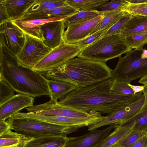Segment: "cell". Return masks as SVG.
I'll return each instance as SVG.
<instances>
[{
	"label": "cell",
	"mask_w": 147,
	"mask_h": 147,
	"mask_svg": "<svg viewBox=\"0 0 147 147\" xmlns=\"http://www.w3.org/2000/svg\"><path fill=\"white\" fill-rule=\"evenodd\" d=\"M26 40L24 32L11 21L0 24V46L16 56L20 52Z\"/></svg>",
	"instance_id": "30bf717a"
},
{
	"label": "cell",
	"mask_w": 147,
	"mask_h": 147,
	"mask_svg": "<svg viewBox=\"0 0 147 147\" xmlns=\"http://www.w3.org/2000/svg\"><path fill=\"white\" fill-rule=\"evenodd\" d=\"M80 11L73 7L67 5L57 7L44 12L24 15L20 19L32 20L46 19L54 18L68 16Z\"/></svg>",
	"instance_id": "d6986e66"
},
{
	"label": "cell",
	"mask_w": 147,
	"mask_h": 147,
	"mask_svg": "<svg viewBox=\"0 0 147 147\" xmlns=\"http://www.w3.org/2000/svg\"><path fill=\"white\" fill-rule=\"evenodd\" d=\"M112 71L105 62L78 57L41 73L47 79L71 81L80 88L113 78Z\"/></svg>",
	"instance_id": "3957f363"
},
{
	"label": "cell",
	"mask_w": 147,
	"mask_h": 147,
	"mask_svg": "<svg viewBox=\"0 0 147 147\" xmlns=\"http://www.w3.org/2000/svg\"><path fill=\"white\" fill-rule=\"evenodd\" d=\"M147 134L146 132L131 130L117 143L122 147H131L139 139Z\"/></svg>",
	"instance_id": "f546056e"
},
{
	"label": "cell",
	"mask_w": 147,
	"mask_h": 147,
	"mask_svg": "<svg viewBox=\"0 0 147 147\" xmlns=\"http://www.w3.org/2000/svg\"><path fill=\"white\" fill-rule=\"evenodd\" d=\"M129 4L127 0H110L102 5L98 10L102 12L122 11L124 7Z\"/></svg>",
	"instance_id": "4dcf8cb0"
},
{
	"label": "cell",
	"mask_w": 147,
	"mask_h": 147,
	"mask_svg": "<svg viewBox=\"0 0 147 147\" xmlns=\"http://www.w3.org/2000/svg\"><path fill=\"white\" fill-rule=\"evenodd\" d=\"M63 20L47 22L40 26L44 39L42 42L50 49H53L64 42L63 35L65 27Z\"/></svg>",
	"instance_id": "9a60e30c"
},
{
	"label": "cell",
	"mask_w": 147,
	"mask_h": 147,
	"mask_svg": "<svg viewBox=\"0 0 147 147\" xmlns=\"http://www.w3.org/2000/svg\"><path fill=\"white\" fill-rule=\"evenodd\" d=\"M0 47V79L19 93L34 97L50 96L47 80L40 73L24 65L16 55Z\"/></svg>",
	"instance_id": "7a4b0ae2"
},
{
	"label": "cell",
	"mask_w": 147,
	"mask_h": 147,
	"mask_svg": "<svg viewBox=\"0 0 147 147\" xmlns=\"http://www.w3.org/2000/svg\"><path fill=\"white\" fill-rule=\"evenodd\" d=\"M109 147H122L117 143Z\"/></svg>",
	"instance_id": "f6af8a7d"
},
{
	"label": "cell",
	"mask_w": 147,
	"mask_h": 147,
	"mask_svg": "<svg viewBox=\"0 0 147 147\" xmlns=\"http://www.w3.org/2000/svg\"><path fill=\"white\" fill-rule=\"evenodd\" d=\"M144 86V89L142 91L144 96V104L142 106L140 111L147 109V84L143 85Z\"/></svg>",
	"instance_id": "b9f144b4"
},
{
	"label": "cell",
	"mask_w": 147,
	"mask_h": 147,
	"mask_svg": "<svg viewBox=\"0 0 147 147\" xmlns=\"http://www.w3.org/2000/svg\"><path fill=\"white\" fill-rule=\"evenodd\" d=\"M34 98L19 93L0 105V120H5L14 116L22 109L34 105Z\"/></svg>",
	"instance_id": "5bb4252c"
},
{
	"label": "cell",
	"mask_w": 147,
	"mask_h": 147,
	"mask_svg": "<svg viewBox=\"0 0 147 147\" xmlns=\"http://www.w3.org/2000/svg\"><path fill=\"white\" fill-rule=\"evenodd\" d=\"M113 78H109L71 92L58 103L76 110L110 114L136 101L143 97L142 92L125 95L111 91Z\"/></svg>",
	"instance_id": "6da1fadb"
},
{
	"label": "cell",
	"mask_w": 147,
	"mask_h": 147,
	"mask_svg": "<svg viewBox=\"0 0 147 147\" xmlns=\"http://www.w3.org/2000/svg\"><path fill=\"white\" fill-rule=\"evenodd\" d=\"M68 137L62 136H50L34 138L21 147H63Z\"/></svg>",
	"instance_id": "ffe728a7"
},
{
	"label": "cell",
	"mask_w": 147,
	"mask_h": 147,
	"mask_svg": "<svg viewBox=\"0 0 147 147\" xmlns=\"http://www.w3.org/2000/svg\"><path fill=\"white\" fill-rule=\"evenodd\" d=\"M109 0H88L82 11L98 10L102 5L110 1Z\"/></svg>",
	"instance_id": "d590c367"
},
{
	"label": "cell",
	"mask_w": 147,
	"mask_h": 147,
	"mask_svg": "<svg viewBox=\"0 0 147 147\" xmlns=\"http://www.w3.org/2000/svg\"><path fill=\"white\" fill-rule=\"evenodd\" d=\"M131 131L129 128L123 127L119 125H116L113 131L103 141L99 147H109L117 143Z\"/></svg>",
	"instance_id": "4316f807"
},
{
	"label": "cell",
	"mask_w": 147,
	"mask_h": 147,
	"mask_svg": "<svg viewBox=\"0 0 147 147\" xmlns=\"http://www.w3.org/2000/svg\"><path fill=\"white\" fill-rule=\"evenodd\" d=\"M123 37L126 43L132 50L143 49L144 45L147 44V32L134 34Z\"/></svg>",
	"instance_id": "83f0119b"
},
{
	"label": "cell",
	"mask_w": 147,
	"mask_h": 147,
	"mask_svg": "<svg viewBox=\"0 0 147 147\" xmlns=\"http://www.w3.org/2000/svg\"><path fill=\"white\" fill-rule=\"evenodd\" d=\"M88 0H65L66 3L78 10H81L84 7Z\"/></svg>",
	"instance_id": "8d00e7d4"
},
{
	"label": "cell",
	"mask_w": 147,
	"mask_h": 147,
	"mask_svg": "<svg viewBox=\"0 0 147 147\" xmlns=\"http://www.w3.org/2000/svg\"><path fill=\"white\" fill-rule=\"evenodd\" d=\"M103 14L88 21L66 27L63 35L64 42L74 44L88 36L103 18Z\"/></svg>",
	"instance_id": "4fadbf2b"
},
{
	"label": "cell",
	"mask_w": 147,
	"mask_h": 147,
	"mask_svg": "<svg viewBox=\"0 0 147 147\" xmlns=\"http://www.w3.org/2000/svg\"><path fill=\"white\" fill-rule=\"evenodd\" d=\"M131 16V14L126 12L125 15L108 30L102 37L120 34L124 29Z\"/></svg>",
	"instance_id": "f1b7e54d"
},
{
	"label": "cell",
	"mask_w": 147,
	"mask_h": 147,
	"mask_svg": "<svg viewBox=\"0 0 147 147\" xmlns=\"http://www.w3.org/2000/svg\"><path fill=\"white\" fill-rule=\"evenodd\" d=\"M25 35L26 40L24 45L16 57L22 63L32 68L52 49L46 46L40 40Z\"/></svg>",
	"instance_id": "ba28073f"
},
{
	"label": "cell",
	"mask_w": 147,
	"mask_h": 147,
	"mask_svg": "<svg viewBox=\"0 0 147 147\" xmlns=\"http://www.w3.org/2000/svg\"><path fill=\"white\" fill-rule=\"evenodd\" d=\"M51 99H61L72 91L78 88L73 82L67 80L47 79Z\"/></svg>",
	"instance_id": "ac0fdd59"
},
{
	"label": "cell",
	"mask_w": 147,
	"mask_h": 147,
	"mask_svg": "<svg viewBox=\"0 0 147 147\" xmlns=\"http://www.w3.org/2000/svg\"><path fill=\"white\" fill-rule=\"evenodd\" d=\"M10 129L27 137L36 138L50 136H67L77 131L78 127H67L42 121L26 119L15 118L13 117L7 121Z\"/></svg>",
	"instance_id": "5b68a950"
},
{
	"label": "cell",
	"mask_w": 147,
	"mask_h": 147,
	"mask_svg": "<svg viewBox=\"0 0 147 147\" xmlns=\"http://www.w3.org/2000/svg\"><path fill=\"white\" fill-rule=\"evenodd\" d=\"M144 100V95L135 102L108 115L101 121L88 127L89 131L111 125L119 124L130 118L140 111Z\"/></svg>",
	"instance_id": "8fae6325"
},
{
	"label": "cell",
	"mask_w": 147,
	"mask_h": 147,
	"mask_svg": "<svg viewBox=\"0 0 147 147\" xmlns=\"http://www.w3.org/2000/svg\"><path fill=\"white\" fill-rule=\"evenodd\" d=\"M128 85L133 91L134 94L142 92L144 89V85H131L130 84H129Z\"/></svg>",
	"instance_id": "60d3db41"
},
{
	"label": "cell",
	"mask_w": 147,
	"mask_h": 147,
	"mask_svg": "<svg viewBox=\"0 0 147 147\" xmlns=\"http://www.w3.org/2000/svg\"><path fill=\"white\" fill-rule=\"evenodd\" d=\"M131 147H147V134L139 139Z\"/></svg>",
	"instance_id": "f35d334b"
},
{
	"label": "cell",
	"mask_w": 147,
	"mask_h": 147,
	"mask_svg": "<svg viewBox=\"0 0 147 147\" xmlns=\"http://www.w3.org/2000/svg\"><path fill=\"white\" fill-rule=\"evenodd\" d=\"M14 92L6 82L0 79V105L15 95Z\"/></svg>",
	"instance_id": "836d02e7"
},
{
	"label": "cell",
	"mask_w": 147,
	"mask_h": 147,
	"mask_svg": "<svg viewBox=\"0 0 147 147\" xmlns=\"http://www.w3.org/2000/svg\"><path fill=\"white\" fill-rule=\"evenodd\" d=\"M130 4H140L147 3V0H127Z\"/></svg>",
	"instance_id": "7bdbcfd3"
},
{
	"label": "cell",
	"mask_w": 147,
	"mask_h": 147,
	"mask_svg": "<svg viewBox=\"0 0 147 147\" xmlns=\"http://www.w3.org/2000/svg\"><path fill=\"white\" fill-rule=\"evenodd\" d=\"M115 125L113 124L102 129L91 130L82 136L68 137L63 147H99Z\"/></svg>",
	"instance_id": "7c38bea8"
},
{
	"label": "cell",
	"mask_w": 147,
	"mask_h": 147,
	"mask_svg": "<svg viewBox=\"0 0 147 147\" xmlns=\"http://www.w3.org/2000/svg\"><path fill=\"white\" fill-rule=\"evenodd\" d=\"M67 17L63 16L46 19H18L11 21L24 34L39 39L43 42L44 39L40 28V26L47 22L62 20Z\"/></svg>",
	"instance_id": "2e32d148"
},
{
	"label": "cell",
	"mask_w": 147,
	"mask_h": 147,
	"mask_svg": "<svg viewBox=\"0 0 147 147\" xmlns=\"http://www.w3.org/2000/svg\"><path fill=\"white\" fill-rule=\"evenodd\" d=\"M147 74V50L134 49L119 57L112 71V77L117 80L128 82L141 78Z\"/></svg>",
	"instance_id": "8992f818"
},
{
	"label": "cell",
	"mask_w": 147,
	"mask_h": 147,
	"mask_svg": "<svg viewBox=\"0 0 147 147\" xmlns=\"http://www.w3.org/2000/svg\"><path fill=\"white\" fill-rule=\"evenodd\" d=\"M35 0H0V4L4 7L9 20L20 19Z\"/></svg>",
	"instance_id": "e0dca14e"
},
{
	"label": "cell",
	"mask_w": 147,
	"mask_h": 147,
	"mask_svg": "<svg viewBox=\"0 0 147 147\" xmlns=\"http://www.w3.org/2000/svg\"><path fill=\"white\" fill-rule=\"evenodd\" d=\"M132 130L147 131V109L140 111L133 117L118 124Z\"/></svg>",
	"instance_id": "cb8c5ba5"
},
{
	"label": "cell",
	"mask_w": 147,
	"mask_h": 147,
	"mask_svg": "<svg viewBox=\"0 0 147 147\" xmlns=\"http://www.w3.org/2000/svg\"><path fill=\"white\" fill-rule=\"evenodd\" d=\"M112 26L107 27L75 43L78 45L82 50L101 38Z\"/></svg>",
	"instance_id": "d6a6232c"
},
{
	"label": "cell",
	"mask_w": 147,
	"mask_h": 147,
	"mask_svg": "<svg viewBox=\"0 0 147 147\" xmlns=\"http://www.w3.org/2000/svg\"><path fill=\"white\" fill-rule=\"evenodd\" d=\"M104 14L102 11H94L80 10L64 18L63 20L65 28L67 26L85 22L94 19Z\"/></svg>",
	"instance_id": "d4e9b609"
},
{
	"label": "cell",
	"mask_w": 147,
	"mask_h": 147,
	"mask_svg": "<svg viewBox=\"0 0 147 147\" xmlns=\"http://www.w3.org/2000/svg\"><path fill=\"white\" fill-rule=\"evenodd\" d=\"M131 14L130 19L120 34L124 37L134 34L147 32V16Z\"/></svg>",
	"instance_id": "7402d4cb"
},
{
	"label": "cell",
	"mask_w": 147,
	"mask_h": 147,
	"mask_svg": "<svg viewBox=\"0 0 147 147\" xmlns=\"http://www.w3.org/2000/svg\"><path fill=\"white\" fill-rule=\"evenodd\" d=\"M0 24L9 20L6 10L3 5L1 4H0Z\"/></svg>",
	"instance_id": "74e56055"
},
{
	"label": "cell",
	"mask_w": 147,
	"mask_h": 147,
	"mask_svg": "<svg viewBox=\"0 0 147 147\" xmlns=\"http://www.w3.org/2000/svg\"><path fill=\"white\" fill-rule=\"evenodd\" d=\"M33 139L9 129L0 135V147H21Z\"/></svg>",
	"instance_id": "44dd1931"
},
{
	"label": "cell",
	"mask_w": 147,
	"mask_h": 147,
	"mask_svg": "<svg viewBox=\"0 0 147 147\" xmlns=\"http://www.w3.org/2000/svg\"><path fill=\"white\" fill-rule=\"evenodd\" d=\"M31 109L33 113L37 114L78 118L90 117L100 113L94 111L86 112L63 106L51 99L45 103L34 105Z\"/></svg>",
	"instance_id": "9c48e42d"
},
{
	"label": "cell",
	"mask_w": 147,
	"mask_h": 147,
	"mask_svg": "<svg viewBox=\"0 0 147 147\" xmlns=\"http://www.w3.org/2000/svg\"><path fill=\"white\" fill-rule=\"evenodd\" d=\"M122 11L131 14L147 16V3L140 4H129Z\"/></svg>",
	"instance_id": "e575fe53"
},
{
	"label": "cell",
	"mask_w": 147,
	"mask_h": 147,
	"mask_svg": "<svg viewBox=\"0 0 147 147\" xmlns=\"http://www.w3.org/2000/svg\"><path fill=\"white\" fill-rule=\"evenodd\" d=\"M9 129L10 125L7 121L0 120V135Z\"/></svg>",
	"instance_id": "ab89813d"
},
{
	"label": "cell",
	"mask_w": 147,
	"mask_h": 147,
	"mask_svg": "<svg viewBox=\"0 0 147 147\" xmlns=\"http://www.w3.org/2000/svg\"><path fill=\"white\" fill-rule=\"evenodd\" d=\"M67 5L65 0H35L27 10L24 15L44 12Z\"/></svg>",
	"instance_id": "603a6c76"
},
{
	"label": "cell",
	"mask_w": 147,
	"mask_h": 147,
	"mask_svg": "<svg viewBox=\"0 0 147 147\" xmlns=\"http://www.w3.org/2000/svg\"><path fill=\"white\" fill-rule=\"evenodd\" d=\"M138 82L143 85L147 84V74L141 78L139 80Z\"/></svg>",
	"instance_id": "ee69618b"
},
{
	"label": "cell",
	"mask_w": 147,
	"mask_h": 147,
	"mask_svg": "<svg viewBox=\"0 0 147 147\" xmlns=\"http://www.w3.org/2000/svg\"><path fill=\"white\" fill-rule=\"evenodd\" d=\"M128 82L114 79L111 88V91L116 93L125 94H134V92L128 85Z\"/></svg>",
	"instance_id": "1f68e13d"
},
{
	"label": "cell",
	"mask_w": 147,
	"mask_h": 147,
	"mask_svg": "<svg viewBox=\"0 0 147 147\" xmlns=\"http://www.w3.org/2000/svg\"><path fill=\"white\" fill-rule=\"evenodd\" d=\"M144 49L145 50H147V46L146 47L144 48Z\"/></svg>",
	"instance_id": "bcb514c9"
},
{
	"label": "cell",
	"mask_w": 147,
	"mask_h": 147,
	"mask_svg": "<svg viewBox=\"0 0 147 147\" xmlns=\"http://www.w3.org/2000/svg\"><path fill=\"white\" fill-rule=\"evenodd\" d=\"M132 50L121 34L104 36L82 50L78 57L106 63Z\"/></svg>",
	"instance_id": "277c9868"
},
{
	"label": "cell",
	"mask_w": 147,
	"mask_h": 147,
	"mask_svg": "<svg viewBox=\"0 0 147 147\" xmlns=\"http://www.w3.org/2000/svg\"></svg>",
	"instance_id": "7dc6e473"
},
{
	"label": "cell",
	"mask_w": 147,
	"mask_h": 147,
	"mask_svg": "<svg viewBox=\"0 0 147 147\" xmlns=\"http://www.w3.org/2000/svg\"><path fill=\"white\" fill-rule=\"evenodd\" d=\"M82 50L76 43L63 42L51 52L32 69L40 73L56 69L77 56Z\"/></svg>",
	"instance_id": "52a82bcc"
},
{
	"label": "cell",
	"mask_w": 147,
	"mask_h": 147,
	"mask_svg": "<svg viewBox=\"0 0 147 147\" xmlns=\"http://www.w3.org/2000/svg\"><path fill=\"white\" fill-rule=\"evenodd\" d=\"M103 12V17L88 36L93 34L107 27L113 25L126 13L122 11H114Z\"/></svg>",
	"instance_id": "484cf974"
}]
</instances>
